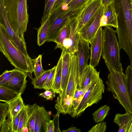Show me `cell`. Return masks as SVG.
<instances>
[{
  "instance_id": "6da1fadb",
  "label": "cell",
  "mask_w": 132,
  "mask_h": 132,
  "mask_svg": "<svg viewBox=\"0 0 132 132\" xmlns=\"http://www.w3.org/2000/svg\"><path fill=\"white\" fill-rule=\"evenodd\" d=\"M0 51L15 68L26 73L32 80L33 67L32 59L24 54L11 42L0 24Z\"/></svg>"
},
{
  "instance_id": "7a4b0ae2",
  "label": "cell",
  "mask_w": 132,
  "mask_h": 132,
  "mask_svg": "<svg viewBox=\"0 0 132 132\" xmlns=\"http://www.w3.org/2000/svg\"><path fill=\"white\" fill-rule=\"evenodd\" d=\"M116 17L115 31L118 42L124 44L132 43V0H113Z\"/></svg>"
},
{
  "instance_id": "3957f363",
  "label": "cell",
  "mask_w": 132,
  "mask_h": 132,
  "mask_svg": "<svg viewBox=\"0 0 132 132\" xmlns=\"http://www.w3.org/2000/svg\"><path fill=\"white\" fill-rule=\"evenodd\" d=\"M116 32L110 26H105L103 29L101 55L110 72L123 70L120 62V49Z\"/></svg>"
},
{
  "instance_id": "277c9868",
  "label": "cell",
  "mask_w": 132,
  "mask_h": 132,
  "mask_svg": "<svg viewBox=\"0 0 132 132\" xmlns=\"http://www.w3.org/2000/svg\"><path fill=\"white\" fill-rule=\"evenodd\" d=\"M27 0H4L7 16L11 27L18 36L25 41L29 16Z\"/></svg>"
},
{
  "instance_id": "5b68a950",
  "label": "cell",
  "mask_w": 132,
  "mask_h": 132,
  "mask_svg": "<svg viewBox=\"0 0 132 132\" xmlns=\"http://www.w3.org/2000/svg\"><path fill=\"white\" fill-rule=\"evenodd\" d=\"M107 91L111 92L113 97L118 100L124 108L126 112L132 113V103L127 88L125 73L123 71H114L108 75Z\"/></svg>"
},
{
  "instance_id": "8992f818",
  "label": "cell",
  "mask_w": 132,
  "mask_h": 132,
  "mask_svg": "<svg viewBox=\"0 0 132 132\" xmlns=\"http://www.w3.org/2000/svg\"><path fill=\"white\" fill-rule=\"evenodd\" d=\"M78 71L77 54H71L70 75L65 92L57 96L55 107L57 113L69 114L73 97L77 88Z\"/></svg>"
},
{
  "instance_id": "52a82bcc",
  "label": "cell",
  "mask_w": 132,
  "mask_h": 132,
  "mask_svg": "<svg viewBox=\"0 0 132 132\" xmlns=\"http://www.w3.org/2000/svg\"><path fill=\"white\" fill-rule=\"evenodd\" d=\"M104 89L103 81L100 77L86 91L76 110L73 118L79 117L87 108L101 100Z\"/></svg>"
},
{
  "instance_id": "ba28073f",
  "label": "cell",
  "mask_w": 132,
  "mask_h": 132,
  "mask_svg": "<svg viewBox=\"0 0 132 132\" xmlns=\"http://www.w3.org/2000/svg\"><path fill=\"white\" fill-rule=\"evenodd\" d=\"M61 7L52 11L49 17L48 34L46 42H55L60 33L71 19L69 13L64 14Z\"/></svg>"
},
{
  "instance_id": "9c48e42d",
  "label": "cell",
  "mask_w": 132,
  "mask_h": 132,
  "mask_svg": "<svg viewBox=\"0 0 132 132\" xmlns=\"http://www.w3.org/2000/svg\"><path fill=\"white\" fill-rule=\"evenodd\" d=\"M0 24L5 29L11 42L24 54L29 56L25 41L16 33L9 23L6 13L4 0H0Z\"/></svg>"
},
{
  "instance_id": "30bf717a",
  "label": "cell",
  "mask_w": 132,
  "mask_h": 132,
  "mask_svg": "<svg viewBox=\"0 0 132 132\" xmlns=\"http://www.w3.org/2000/svg\"><path fill=\"white\" fill-rule=\"evenodd\" d=\"M102 5L101 0H91L79 14L76 18L77 30L78 32L94 20Z\"/></svg>"
},
{
  "instance_id": "8fae6325",
  "label": "cell",
  "mask_w": 132,
  "mask_h": 132,
  "mask_svg": "<svg viewBox=\"0 0 132 132\" xmlns=\"http://www.w3.org/2000/svg\"><path fill=\"white\" fill-rule=\"evenodd\" d=\"M89 43L80 36L77 52L78 65L77 85L81 81L85 70L88 65V62L90 57L89 50L90 49Z\"/></svg>"
},
{
  "instance_id": "7c38bea8",
  "label": "cell",
  "mask_w": 132,
  "mask_h": 132,
  "mask_svg": "<svg viewBox=\"0 0 132 132\" xmlns=\"http://www.w3.org/2000/svg\"><path fill=\"white\" fill-rule=\"evenodd\" d=\"M103 29L100 27L90 43V54L89 65L94 68L98 64L102 54Z\"/></svg>"
},
{
  "instance_id": "4fadbf2b",
  "label": "cell",
  "mask_w": 132,
  "mask_h": 132,
  "mask_svg": "<svg viewBox=\"0 0 132 132\" xmlns=\"http://www.w3.org/2000/svg\"><path fill=\"white\" fill-rule=\"evenodd\" d=\"M104 8V7L102 5L94 20L83 27L79 32L80 36L90 43L100 27L101 19L103 13Z\"/></svg>"
},
{
  "instance_id": "5bb4252c",
  "label": "cell",
  "mask_w": 132,
  "mask_h": 132,
  "mask_svg": "<svg viewBox=\"0 0 132 132\" xmlns=\"http://www.w3.org/2000/svg\"><path fill=\"white\" fill-rule=\"evenodd\" d=\"M11 79L7 87L18 94H22L26 87L27 75L24 72L15 68L12 70Z\"/></svg>"
},
{
  "instance_id": "9a60e30c",
  "label": "cell",
  "mask_w": 132,
  "mask_h": 132,
  "mask_svg": "<svg viewBox=\"0 0 132 132\" xmlns=\"http://www.w3.org/2000/svg\"><path fill=\"white\" fill-rule=\"evenodd\" d=\"M34 132H46L47 123L51 120L50 113L43 106L36 105Z\"/></svg>"
},
{
  "instance_id": "2e32d148",
  "label": "cell",
  "mask_w": 132,
  "mask_h": 132,
  "mask_svg": "<svg viewBox=\"0 0 132 132\" xmlns=\"http://www.w3.org/2000/svg\"><path fill=\"white\" fill-rule=\"evenodd\" d=\"M62 63L61 92L58 96L61 97L64 93L68 83L70 75L71 54L62 50Z\"/></svg>"
},
{
  "instance_id": "e0dca14e",
  "label": "cell",
  "mask_w": 132,
  "mask_h": 132,
  "mask_svg": "<svg viewBox=\"0 0 132 132\" xmlns=\"http://www.w3.org/2000/svg\"><path fill=\"white\" fill-rule=\"evenodd\" d=\"M71 32L65 52L71 54L77 53L80 40V36L77 30V21L76 18L70 19Z\"/></svg>"
},
{
  "instance_id": "ac0fdd59",
  "label": "cell",
  "mask_w": 132,
  "mask_h": 132,
  "mask_svg": "<svg viewBox=\"0 0 132 132\" xmlns=\"http://www.w3.org/2000/svg\"><path fill=\"white\" fill-rule=\"evenodd\" d=\"M100 72L89 65L85 69L82 76L77 88L81 89L87 87L95 82L99 78Z\"/></svg>"
},
{
  "instance_id": "d6986e66",
  "label": "cell",
  "mask_w": 132,
  "mask_h": 132,
  "mask_svg": "<svg viewBox=\"0 0 132 132\" xmlns=\"http://www.w3.org/2000/svg\"><path fill=\"white\" fill-rule=\"evenodd\" d=\"M100 26L117 28V20L113 2L104 8L103 13L101 19Z\"/></svg>"
},
{
  "instance_id": "ffe728a7",
  "label": "cell",
  "mask_w": 132,
  "mask_h": 132,
  "mask_svg": "<svg viewBox=\"0 0 132 132\" xmlns=\"http://www.w3.org/2000/svg\"><path fill=\"white\" fill-rule=\"evenodd\" d=\"M71 29L70 20L55 39V43L56 45L54 50L59 48L64 51L65 50L70 35Z\"/></svg>"
},
{
  "instance_id": "44dd1931",
  "label": "cell",
  "mask_w": 132,
  "mask_h": 132,
  "mask_svg": "<svg viewBox=\"0 0 132 132\" xmlns=\"http://www.w3.org/2000/svg\"><path fill=\"white\" fill-rule=\"evenodd\" d=\"M21 94H20L13 99L5 103L9 106V111L11 120V122L15 116L25 106Z\"/></svg>"
},
{
  "instance_id": "7402d4cb",
  "label": "cell",
  "mask_w": 132,
  "mask_h": 132,
  "mask_svg": "<svg viewBox=\"0 0 132 132\" xmlns=\"http://www.w3.org/2000/svg\"><path fill=\"white\" fill-rule=\"evenodd\" d=\"M62 63V55L61 56L56 66L55 73L52 89L57 94L61 92V73Z\"/></svg>"
},
{
  "instance_id": "603a6c76",
  "label": "cell",
  "mask_w": 132,
  "mask_h": 132,
  "mask_svg": "<svg viewBox=\"0 0 132 132\" xmlns=\"http://www.w3.org/2000/svg\"><path fill=\"white\" fill-rule=\"evenodd\" d=\"M95 82L88 87L81 89L76 88L73 97L69 114L72 117H74L76 110L80 103L86 91Z\"/></svg>"
},
{
  "instance_id": "cb8c5ba5",
  "label": "cell",
  "mask_w": 132,
  "mask_h": 132,
  "mask_svg": "<svg viewBox=\"0 0 132 132\" xmlns=\"http://www.w3.org/2000/svg\"><path fill=\"white\" fill-rule=\"evenodd\" d=\"M132 115V113L128 112L123 114L118 113L116 114L113 122L119 127L118 132H126V128Z\"/></svg>"
},
{
  "instance_id": "d4e9b609",
  "label": "cell",
  "mask_w": 132,
  "mask_h": 132,
  "mask_svg": "<svg viewBox=\"0 0 132 132\" xmlns=\"http://www.w3.org/2000/svg\"><path fill=\"white\" fill-rule=\"evenodd\" d=\"M36 105V103L27 105V117L26 126L28 128L30 132H34Z\"/></svg>"
},
{
  "instance_id": "484cf974",
  "label": "cell",
  "mask_w": 132,
  "mask_h": 132,
  "mask_svg": "<svg viewBox=\"0 0 132 132\" xmlns=\"http://www.w3.org/2000/svg\"><path fill=\"white\" fill-rule=\"evenodd\" d=\"M49 18L44 23L41 24V26L38 29L37 43L39 46L43 45L46 42L48 30Z\"/></svg>"
},
{
  "instance_id": "4316f807",
  "label": "cell",
  "mask_w": 132,
  "mask_h": 132,
  "mask_svg": "<svg viewBox=\"0 0 132 132\" xmlns=\"http://www.w3.org/2000/svg\"><path fill=\"white\" fill-rule=\"evenodd\" d=\"M91 0H72L67 5L64 13L84 9Z\"/></svg>"
},
{
  "instance_id": "83f0119b",
  "label": "cell",
  "mask_w": 132,
  "mask_h": 132,
  "mask_svg": "<svg viewBox=\"0 0 132 132\" xmlns=\"http://www.w3.org/2000/svg\"><path fill=\"white\" fill-rule=\"evenodd\" d=\"M18 94L6 87L0 86V101L9 102L16 97Z\"/></svg>"
},
{
  "instance_id": "f1b7e54d",
  "label": "cell",
  "mask_w": 132,
  "mask_h": 132,
  "mask_svg": "<svg viewBox=\"0 0 132 132\" xmlns=\"http://www.w3.org/2000/svg\"><path fill=\"white\" fill-rule=\"evenodd\" d=\"M110 109L109 106L106 105L101 107L92 114L94 121L98 123L103 121L108 114Z\"/></svg>"
},
{
  "instance_id": "f546056e",
  "label": "cell",
  "mask_w": 132,
  "mask_h": 132,
  "mask_svg": "<svg viewBox=\"0 0 132 132\" xmlns=\"http://www.w3.org/2000/svg\"><path fill=\"white\" fill-rule=\"evenodd\" d=\"M53 69H51L45 71V72L39 77L37 78H34L32 80L31 83L35 89H42V86L45 82L49 75Z\"/></svg>"
},
{
  "instance_id": "4dcf8cb0",
  "label": "cell",
  "mask_w": 132,
  "mask_h": 132,
  "mask_svg": "<svg viewBox=\"0 0 132 132\" xmlns=\"http://www.w3.org/2000/svg\"><path fill=\"white\" fill-rule=\"evenodd\" d=\"M42 55H39L36 58L32 59L33 72L35 77L37 78L40 76L45 71L43 69L42 63Z\"/></svg>"
},
{
  "instance_id": "1f68e13d",
  "label": "cell",
  "mask_w": 132,
  "mask_h": 132,
  "mask_svg": "<svg viewBox=\"0 0 132 132\" xmlns=\"http://www.w3.org/2000/svg\"><path fill=\"white\" fill-rule=\"evenodd\" d=\"M56 0H45L44 10L40 22L41 24L45 21L50 16Z\"/></svg>"
},
{
  "instance_id": "d6a6232c",
  "label": "cell",
  "mask_w": 132,
  "mask_h": 132,
  "mask_svg": "<svg viewBox=\"0 0 132 132\" xmlns=\"http://www.w3.org/2000/svg\"><path fill=\"white\" fill-rule=\"evenodd\" d=\"M125 74L128 91L132 103V67L130 65L126 68Z\"/></svg>"
},
{
  "instance_id": "836d02e7",
  "label": "cell",
  "mask_w": 132,
  "mask_h": 132,
  "mask_svg": "<svg viewBox=\"0 0 132 132\" xmlns=\"http://www.w3.org/2000/svg\"><path fill=\"white\" fill-rule=\"evenodd\" d=\"M27 117V105H25L22 110L17 132H22V129L24 127L26 126Z\"/></svg>"
},
{
  "instance_id": "e575fe53",
  "label": "cell",
  "mask_w": 132,
  "mask_h": 132,
  "mask_svg": "<svg viewBox=\"0 0 132 132\" xmlns=\"http://www.w3.org/2000/svg\"><path fill=\"white\" fill-rule=\"evenodd\" d=\"M12 75V70H6L0 76V86L7 87L11 79Z\"/></svg>"
},
{
  "instance_id": "d590c367",
  "label": "cell",
  "mask_w": 132,
  "mask_h": 132,
  "mask_svg": "<svg viewBox=\"0 0 132 132\" xmlns=\"http://www.w3.org/2000/svg\"><path fill=\"white\" fill-rule=\"evenodd\" d=\"M56 66L53 68V69L49 75L42 86V89L47 90L52 89L55 73Z\"/></svg>"
},
{
  "instance_id": "8d00e7d4",
  "label": "cell",
  "mask_w": 132,
  "mask_h": 132,
  "mask_svg": "<svg viewBox=\"0 0 132 132\" xmlns=\"http://www.w3.org/2000/svg\"><path fill=\"white\" fill-rule=\"evenodd\" d=\"M9 114V106L8 104L0 103V124L2 123Z\"/></svg>"
},
{
  "instance_id": "74e56055",
  "label": "cell",
  "mask_w": 132,
  "mask_h": 132,
  "mask_svg": "<svg viewBox=\"0 0 132 132\" xmlns=\"http://www.w3.org/2000/svg\"><path fill=\"white\" fill-rule=\"evenodd\" d=\"M11 120L10 114L2 123L0 124V132H12Z\"/></svg>"
},
{
  "instance_id": "f35d334b",
  "label": "cell",
  "mask_w": 132,
  "mask_h": 132,
  "mask_svg": "<svg viewBox=\"0 0 132 132\" xmlns=\"http://www.w3.org/2000/svg\"><path fill=\"white\" fill-rule=\"evenodd\" d=\"M106 122H102L94 126L88 132H104L106 128Z\"/></svg>"
},
{
  "instance_id": "ab89813d",
  "label": "cell",
  "mask_w": 132,
  "mask_h": 132,
  "mask_svg": "<svg viewBox=\"0 0 132 132\" xmlns=\"http://www.w3.org/2000/svg\"><path fill=\"white\" fill-rule=\"evenodd\" d=\"M22 110L15 116L11 122V126L12 132H17Z\"/></svg>"
},
{
  "instance_id": "60d3db41",
  "label": "cell",
  "mask_w": 132,
  "mask_h": 132,
  "mask_svg": "<svg viewBox=\"0 0 132 132\" xmlns=\"http://www.w3.org/2000/svg\"><path fill=\"white\" fill-rule=\"evenodd\" d=\"M55 93L51 89L45 90L43 92L39 94L38 96L45 98L46 100H49L55 97Z\"/></svg>"
},
{
  "instance_id": "b9f144b4",
  "label": "cell",
  "mask_w": 132,
  "mask_h": 132,
  "mask_svg": "<svg viewBox=\"0 0 132 132\" xmlns=\"http://www.w3.org/2000/svg\"><path fill=\"white\" fill-rule=\"evenodd\" d=\"M60 114L57 113L55 114L53 119L54 123V132H61L59 125V117Z\"/></svg>"
},
{
  "instance_id": "7bdbcfd3",
  "label": "cell",
  "mask_w": 132,
  "mask_h": 132,
  "mask_svg": "<svg viewBox=\"0 0 132 132\" xmlns=\"http://www.w3.org/2000/svg\"><path fill=\"white\" fill-rule=\"evenodd\" d=\"M46 132H54V126L53 120H51L47 123Z\"/></svg>"
},
{
  "instance_id": "ee69618b",
  "label": "cell",
  "mask_w": 132,
  "mask_h": 132,
  "mask_svg": "<svg viewBox=\"0 0 132 132\" xmlns=\"http://www.w3.org/2000/svg\"><path fill=\"white\" fill-rule=\"evenodd\" d=\"M65 0H56L53 6L52 11L61 7L64 3Z\"/></svg>"
},
{
  "instance_id": "f6af8a7d",
  "label": "cell",
  "mask_w": 132,
  "mask_h": 132,
  "mask_svg": "<svg viewBox=\"0 0 132 132\" xmlns=\"http://www.w3.org/2000/svg\"><path fill=\"white\" fill-rule=\"evenodd\" d=\"M62 131L63 132H80L81 131L79 129H77L76 127L72 126L67 130H63Z\"/></svg>"
},
{
  "instance_id": "bcb514c9",
  "label": "cell",
  "mask_w": 132,
  "mask_h": 132,
  "mask_svg": "<svg viewBox=\"0 0 132 132\" xmlns=\"http://www.w3.org/2000/svg\"><path fill=\"white\" fill-rule=\"evenodd\" d=\"M126 132H132V115L128 123Z\"/></svg>"
},
{
  "instance_id": "7dc6e473",
  "label": "cell",
  "mask_w": 132,
  "mask_h": 132,
  "mask_svg": "<svg viewBox=\"0 0 132 132\" xmlns=\"http://www.w3.org/2000/svg\"><path fill=\"white\" fill-rule=\"evenodd\" d=\"M102 5L105 8L110 3L113 2V0H101Z\"/></svg>"
},
{
  "instance_id": "c3c4849f",
  "label": "cell",
  "mask_w": 132,
  "mask_h": 132,
  "mask_svg": "<svg viewBox=\"0 0 132 132\" xmlns=\"http://www.w3.org/2000/svg\"><path fill=\"white\" fill-rule=\"evenodd\" d=\"M72 0H65L61 6V7L63 10L66 11L67 9V5Z\"/></svg>"
},
{
  "instance_id": "681fc988",
  "label": "cell",
  "mask_w": 132,
  "mask_h": 132,
  "mask_svg": "<svg viewBox=\"0 0 132 132\" xmlns=\"http://www.w3.org/2000/svg\"><path fill=\"white\" fill-rule=\"evenodd\" d=\"M29 132V129L28 128L27 126L24 127L22 129V132Z\"/></svg>"
}]
</instances>
